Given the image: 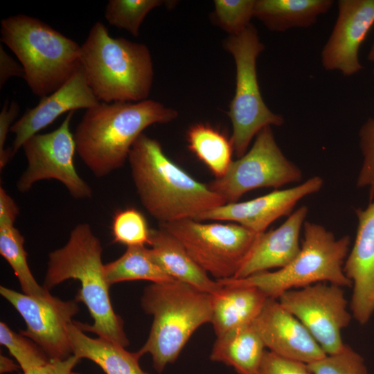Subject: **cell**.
Instances as JSON below:
<instances>
[{"label":"cell","instance_id":"obj_1","mask_svg":"<svg viewBox=\"0 0 374 374\" xmlns=\"http://www.w3.org/2000/svg\"><path fill=\"white\" fill-rule=\"evenodd\" d=\"M127 161L141 203L159 224L195 220L226 204L168 158L158 141L143 133L134 142Z\"/></svg>","mask_w":374,"mask_h":374},{"label":"cell","instance_id":"obj_2","mask_svg":"<svg viewBox=\"0 0 374 374\" xmlns=\"http://www.w3.org/2000/svg\"><path fill=\"white\" fill-rule=\"evenodd\" d=\"M178 112L152 100L100 102L87 109L73 134L76 152L96 177L121 168L143 130L175 120Z\"/></svg>","mask_w":374,"mask_h":374},{"label":"cell","instance_id":"obj_3","mask_svg":"<svg viewBox=\"0 0 374 374\" xmlns=\"http://www.w3.org/2000/svg\"><path fill=\"white\" fill-rule=\"evenodd\" d=\"M102 252L101 243L90 225H76L66 244L49 253L43 287L49 291L67 279L79 280L80 290L75 300L87 306L93 323L75 321V324L83 331L126 347L129 341L123 321L111 303L110 285L104 275Z\"/></svg>","mask_w":374,"mask_h":374},{"label":"cell","instance_id":"obj_4","mask_svg":"<svg viewBox=\"0 0 374 374\" xmlns=\"http://www.w3.org/2000/svg\"><path fill=\"white\" fill-rule=\"evenodd\" d=\"M80 62L100 102H139L150 93L154 68L148 46L112 37L100 21L93 25L80 46Z\"/></svg>","mask_w":374,"mask_h":374},{"label":"cell","instance_id":"obj_5","mask_svg":"<svg viewBox=\"0 0 374 374\" xmlns=\"http://www.w3.org/2000/svg\"><path fill=\"white\" fill-rule=\"evenodd\" d=\"M141 306L153 321L138 353L150 355L160 373L176 361L195 331L211 323L212 295L178 280L152 283L144 290Z\"/></svg>","mask_w":374,"mask_h":374},{"label":"cell","instance_id":"obj_6","mask_svg":"<svg viewBox=\"0 0 374 374\" xmlns=\"http://www.w3.org/2000/svg\"><path fill=\"white\" fill-rule=\"evenodd\" d=\"M1 40L16 55L31 91L43 98L81 67L80 46L37 18L24 14L1 21Z\"/></svg>","mask_w":374,"mask_h":374},{"label":"cell","instance_id":"obj_7","mask_svg":"<svg viewBox=\"0 0 374 374\" xmlns=\"http://www.w3.org/2000/svg\"><path fill=\"white\" fill-rule=\"evenodd\" d=\"M304 239L296 257L287 266L275 271H262L244 278L216 280L222 285L253 286L268 298L278 299L293 287L329 282L340 287L353 285L345 275L343 263L348 252L349 235L336 239L322 225L305 222Z\"/></svg>","mask_w":374,"mask_h":374},{"label":"cell","instance_id":"obj_8","mask_svg":"<svg viewBox=\"0 0 374 374\" xmlns=\"http://www.w3.org/2000/svg\"><path fill=\"white\" fill-rule=\"evenodd\" d=\"M224 48L233 56L235 65V94L228 115L233 125L230 140L240 158L260 130L267 126H281L285 121L283 116L269 109L261 96L256 62L265 46L256 27L251 24L240 34L229 36Z\"/></svg>","mask_w":374,"mask_h":374},{"label":"cell","instance_id":"obj_9","mask_svg":"<svg viewBox=\"0 0 374 374\" xmlns=\"http://www.w3.org/2000/svg\"><path fill=\"white\" fill-rule=\"evenodd\" d=\"M159 226L174 235L195 262L216 280L234 277L260 234L237 223L204 224L192 218Z\"/></svg>","mask_w":374,"mask_h":374},{"label":"cell","instance_id":"obj_10","mask_svg":"<svg viewBox=\"0 0 374 374\" xmlns=\"http://www.w3.org/2000/svg\"><path fill=\"white\" fill-rule=\"evenodd\" d=\"M301 179V170L286 158L276 142L271 126H267L256 135L248 152L232 161L222 177L207 185L226 203H233L251 190L278 188Z\"/></svg>","mask_w":374,"mask_h":374},{"label":"cell","instance_id":"obj_11","mask_svg":"<svg viewBox=\"0 0 374 374\" xmlns=\"http://www.w3.org/2000/svg\"><path fill=\"white\" fill-rule=\"evenodd\" d=\"M73 112L67 114L55 130L29 138L22 148L28 166L17 181L19 192L24 193L39 181L55 179L61 182L75 199L92 197L91 186L78 175L74 164L76 152L70 125Z\"/></svg>","mask_w":374,"mask_h":374},{"label":"cell","instance_id":"obj_12","mask_svg":"<svg viewBox=\"0 0 374 374\" xmlns=\"http://www.w3.org/2000/svg\"><path fill=\"white\" fill-rule=\"evenodd\" d=\"M342 287L323 283L288 290L279 303L308 329L326 355L344 346L341 332L350 323Z\"/></svg>","mask_w":374,"mask_h":374},{"label":"cell","instance_id":"obj_13","mask_svg":"<svg viewBox=\"0 0 374 374\" xmlns=\"http://www.w3.org/2000/svg\"><path fill=\"white\" fill-rule=\"evenodd\" d=\"M0 294L17 310L26 328L19 333L34 341L49 359H65L73 355L68 327L79 311L78 302L62 301L51 294L40 298L4 286Z\"/></svg>","mask_w":374,"mask_h":374},{"label":"cell","instance_id":"obj_14","mask_svg":"<svg viewBox=\"0 0 374 374\" xmlns=\"http://www.w3.org/2000/svg\"><path fill=\"white\" fill-rule=\"evenodd\" d=\"M337 5V17L321 61L325 70L350 76L363 68L359 50L374 24V0H339Z\"/></svg>","mask_w":374,"mask_h":374},{"label":"cell","instance_id":"obj_15","mask_svg":"<svg viewBox=\"0 0 374 374\" xmlns=\"http://www.w3.org/2000/svg\"><path fill=\"white\" fill-rule=\"evenodd\" d=\"M323 184L320 177L314 176L293 188L275 190L246 202L224 204L195 220L232 221L256 233H262L276 220L289 215L300 199L318 192Z\"/></svg>","mask_w":374,"mask_h":374},{"label":"cell","instance_id":"obj_16","mask_svg":"<svg viewBox=\"0 0 374 374\" xmlns=\"http://www.w3.org/2000/svg\"><path fill=\"white\" fill-rule=\"evenodd\" d=\"M252 325L269 351L310 364L326 355L304 325L279 301L268 299Z\"/></svg>","mask_w":374,"mask_h":374},{"label":"cell","instance_id":"obj_17","mask_svg":"<svg viewBox=\"0 0 374 374\" xmlns=\"http://www.w3.org/2000/svg\"><path fill=\"white\" fill-rule=\"evenodd\" d=\"M100 101L90 88L82 66L61 87L41 98L39 103L28 109L13 123L10 132L15 134L10 147L12 156L31 136L48 126L60 116L80 109H89Z\"/></svg>","mask_w":374,"mask_h":374},{"label":"cell","instance_id":"obj_18","mask_svg":"<svg viewBox=\"0 0 374 374\" xmlns=\"http://www.w3.org/2000/svg\"><path fill=\"white\" fill-rule=\"evenodd\" d=\"M356 238L343 270L353 285L351 310L361 324L374 312V199L365 209L357 208Z\"/></svg>","mask_w":374,"mask_h":374},{"label":"cell","instance_id":"obj_19","mask_svg":"<svg viewBox=\"0 0 374 374\" xmlns=\"http://www.w3.org/2000/svg\"><path fill=\"white\" fill-rule=\"evenodd\" d=\"M302 206L279 227L260 233L233 278H244L268 269L283 268L299 254V234L308 213Z\"/></svg>","mask_w":374,"mask_h":374},{"label":"cell","instance_id":"obj_20","mask_svg":"<svg viewBox=\"0 0 374 374\" xmlns=\"http://www.w3.org/2000/svg\"><path fill=\"white\" fill-rule=\"evenodd\" d=\"M151 252L165 272L175 280L211 294L222 285L208 276L188 254L182 244L170 233L159 226L150 229Z\"/></svg>","mask_w":374,"mask_h":374},{"label":"cell","instance_id":"obj_21","mask_svg":"<svg viewBox=\"0 0 374 374\" xmlns=\"http://www.w3.org/2000/svg\"><path fill=\"white\" fill-rule=\"evenodd\" d=\"M211 295V323L216 337L251 323L269 299L258 288L245 285H222Z\"/></svg>","mask_w":374,"mask_h":374},{"label":"cell","instance_id":"obj_22","mask_svg":"<svg viewBox=\"0 0 374 374\" xmlns=\"http://www.w3.org/2000/svg\"><path fill=\"white\" fill-rule=\"evenodd\" d=\"M68 333L73 355L93 362L106 374H150L141 368L138 351L129 352L104 338L89 337L75 322L69 326Z\"/></svg>","mask_w":374,"mask_h":374},{"label":"cell","instance_id":"obj_23","mask_svg":"<svg viewBox=\"0 0 374 374\" xmlns=\"http://www.w3.org/2000/svg\"><path fill=\"white\" fill-rule=\"evenodd\" d=\"M265 348L251 323L217 337L210 359L232 367L238 374H255Z\"/></svg>","mask_w":374,"mask_h":374},{"label":"cell","instance_id":"obj_24","mask_svg":"<svg viewBox=\"0 0 374 374\" xmlns=\"http://www.w3.org/2000/svg\"><path fill=\"white\" fill-rule=\"evenodd\" d=\"M332 0H256L254 17L272 32L305 28L329 11Z\"/></svg>","mask_w":374,"mask_h":374},{"label":"cell","instance_id":"obj_25","mask_svg":"<svg viewBox=\"0 0 374 374\" xmlns=\"http://www.w3.org/2000/svg\"><path fill=\"white\" fill-rule=\"evenodd\" d=\"M103 268L109 285L135 280H150L152 283L175 280L161 268L150 249L145 246L127 247L120 258L104 265Z\"/></svg>","mask_w":374,"mask_h":374},{"label":"cell","instance_id":"obj_26","mask_svg":"<svg viewBox=\"0 0 374 374\" xmlns=\"http://www.w3.org/2000/svg\"><path fill=\"white\" fill-rule=\"evenodd\" d=\"M189 150L215 175L222 177L226 172L233 151L231 140L209 124L196 123L187 131Z\"/></svg>","mask_w":374,"mask_h":374},{"label":"cell","instance_id":"obj_27","mask_svg":"<svg viewBox=\"0 0 374 374\" xmlns=\"http://www.w3.org/2000/svg\"><path fill=\"white\" fill-rule=\"evenodd\" d=\"M24 238L15 226L0 227V253L11 266L24 294L47 297L49 291L35 279L27 262Z\"/></svg>","mask_w":374,"mask_h":374},{"label":"cell","instance_id":"obj_28","mask_svg":"<svg viewBox=\"0 0 374 374\" xmlns=\"http://www.w3.org/2000/svg\"><path fill=\"white\" fill-rule=\"evenodd\" d=\"M163 3L161 0H109L105 17L111 26L138 37L145 17Z\"/></svg>","mask_w":374,"mask_h":374},{"label":"cell","instance_id":"obj_29","mask_svg":"<svg viewBox=\"0 0 374 374\" xmlns=\"http://www.w3.org/2000/svg\"><path fill=\"white\" fill-rule=\"evenodd\" d=\"M0 343L7 348L22 372L44 366L50 360L34 341L12 331L2 321L0 323Z\"/></svg>","mask_w":374,"mask_h":374},{"label":"cell","instance_id":"obj_30","mask_svg":"<svg viewBox=\"0 0 374 374\" xmlns=\"http://www.w3.org/2000/svg\"><path fill=\"white\" fill-rule=\"evenodd\" d=\"M256 0H215L213 19L229 36L242 33L254 17Z\"/></svg>","mask_w":374,"mask_h":374},{"label":"cell","instance_id":"obj_31","mask_svg":"<svg viewBox=\"0 0 374 374\" xmlns=\"http://www.w3.org/2000/svg\"><path fill=\"white\" fill-rule=\"evenodd\" d=\"M114 242L127 247L150 244V229L144 215L129 208L116 213L112 225Z\"/></svg>","mask_w":374,"mask_h":374},{"label":"cell","instance_id":"obj_32","mask_svg":"<svg viewBox=\"0 0 374 374\" xmlns=\"http://www.w3.org/2000/svg\"><path fill=\"white\" fill-rule=\"evenodd\" d=\"M308 366L312 374H368L363 357L346 344L339 352L326 355Z\"/></svg>","mask_w":374,"mask_h":374},{"label":"cell","instance_id":"obj_33","mask_svg":"<svg viewBox=\"0 0 374 374\" xmlns=\"http://www.w3.org/2000/svg\"><path fill=\"white\" fill-rule=\"evenodd\" d=\"M359 145L363 163L357 185L368 189L371 202L374 199V117L368 119L360 128Z\"/></svg>","mask_w":374,"mask_h":374},{"label":"cell","instance_id":"obj_34","mask_svg":"<svg viewBox=\"0 0 374 374\" xmlns=\"http://www.w3.org/2000/svg\"><path fill=\"white\" fill-rule=\"evenodd\" d=\"M255 374H312L308 364L266 350Z\"/></svg>","mask_w":374,"mask_h":374},{"label":"cell","instance_id":"obj_35","mask_svg":"<svg viewBox=\"0 0 374 374\" xmlns=\"http://www.w3.org/2000/svg\"><path fill=\"white\" fill-rule=\"evenodd\" d=\"M19 106L15 101H6L0 112V169L2 170L12 157L11 148H5V143L12 122L17 116Z\"/></svg>","mask_w":374,"mask_h":374},{"label":"cell","instance_id":"obj_36","mask_svg":"<svg viewBox=\"0 0 374 374\" xmlns=\"http://www.w3.org/2000/svg\"><path fill=\"white\" fill-rule=\"evenodd\" d=\"M80 359L74 355L62 360L50 359L44 366L19 374H72L73 368Z\"/></svg>","mask_w":374,"mask_h":374},{"label":"cell","instance_id":"obj_37","mask_svg":"<svg viewBox=\"0 0 374 374\" xmlns=\"http://www.w3.org/2000/svg\"><path fill=\"white\" fill-rule=\"evenodd\" d=\"M24 71L21 64H19L0 46V87L12 77L23 78Z\"/></svg>","mask_w":374,"mask_h":374},{"label":"cell","instance_id":"obj_38","mask_svg":"<svg viewBox=\"0 0 374 374\" xmlns=\"http://www.w3.org/2000/svg\"><path fill=\"white\" fill-rule=\"evenodd\" d=\"M19 210L14 199L0 187V227L15 226Z\"/></svg>","mask_w":374,"mask_h":374},{"label":"cell","instance_id":"obj_39","mask_svg":"<svg viewBox=\"0 0 374 374\" xmlns=\"http://www.w3.org/2000/svg\"><path fill=\"white\" fill-rule=\"evenodd\" d=\"M20 368L12 359L1 354L0 355V373L1 374L12 373L17 371Z\"/></svg>","mask_w":374,"mask_h":374},{"label":"cell","instance_id":"obj_40","mask_svg":"<svg viewBox=\"0 0 374 374\" xmlns=\"http://www.w3.org/2000/svg\"><path fill=\"white\" fill-rule=\"evenodd\" d=\"M368 60L371 62H374V43L373 44L368 54Z\"/></svg>","mask_w":374,"mask_h":374},{"label":"cell","instance_id":"obj_41","mask_svg":"<svg viewBox=\"0 0 374 374\" xmlns=\"http://www.w3.org/2000/svg\"><path fill=\"white\" fill-rule=\"evenodd\" d=\"M72 374H80V373H75V372H73Z\"/></svg>","mask_w":374,"mask_h":374},{"label":"cell","instance_id":"obj_42","mask_svg":"<svg viewBox=\"0 0 374 374\" xmlns=\"http://www.w3.org/2000/svg\"><path fill=\"white\" fill-rule=\"evenodd\" d=\"M373 76H374V69H373Z\"/></svg>","mask_w":374,"mask_h":374}]
</instances>
